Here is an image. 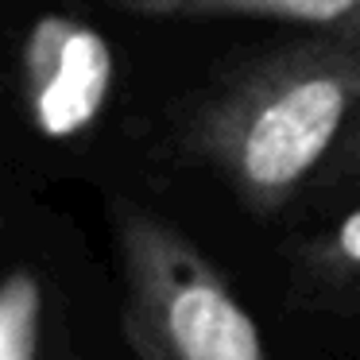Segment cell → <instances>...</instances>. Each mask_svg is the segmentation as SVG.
Here are the masks:
<instances>
[{
  "label": "cell",
  "mask_w": 360,
  "mask_h": 360,
  "mask_svg": "<svg viewBox=\"0 0 360 360\" xmlns=\"http://www.w3.org/2000/svg\"><path fill=\"white\" fill-rule=\"evenodd\" d=\"M20 89L27 120L43 140L82 136L112 89V51L101 32L63 12L32 24L20 51Z\"/></svg>",
  "instance_id": "3957f363"
},
{
  "label": "cell",
  "mask_w": 360,
  "mask_h": 360,
  "mask_svg": "<svg viewBox=\"0 0 360 360\" xmlns=\"http://www.w3.org/2000/svg\"><path fill=\"white\" fill-rule=\"evenodd\" d=\"M140 20H279L360 55V0H109ZM337 179H360V124L333 159Z\"/></svg>",
  "instance_id": "277c9868"
},
{
  "label": "cell",
  "mask_w": 360,
  "mask_h": 360,
  "mask_svg": "<svg viewBox=\"0 0 360 360\" xmlns=\"http://www.w3.org/2000/svg\"><path fill=\"white\" fill-rule=\"evenodd\" d=\"M43 329V283L32 267H12L0 283V360H35Z\"/></svg>",
  "instance_id": "8992f818"
},
{
  "label": "cell",
  "mask_w": 360,
  "mask_h": 360,
  "mask_svg": "<svg viewBox=\"0 0 360 360\" xmlns=\"http://www.w3.org/2000/svg\"><path fill=\"white\" fill-rule=\"evenodd\" d=\"M360 124V55L310 39L256 58L236 74L190 128L248 210L271 213L298 194Z\"/></svg>",
  "instance_id": "6da1fadb"
},
{
  "label": "cell",
  "mask_w": 360,
  "mask_h": 360,
  "mask_svg": "<svg viewBox=\"0 0 360 360\" xmlns=\"http://www.w3.org/2000/svg\"><path fill=\"white\" fill-rule=\"evenodd\" d=\"M112 240L124 287L120 326L136 360H267L256 318L182 229L117 198Z\"/></svg>",
  "instance_id": "7a4b0ae2"
},
{
  "label": "cell",
  "mask_w": 360,
  "mask_h": 360,
  "mask_svg": "<svg viewBox=\"0 0 360 360\" xmlns=\"http://www.w3.org/2000/svg\"><path fill=\"white\" fill-rule=\"evenodd\" d=\"M298 267L310 279V290L360 298V205L337 221L326 236H318L310 252L298 259Z\"/></svg>",
  "instance_id": "5b68a950"
}]
</instances>
